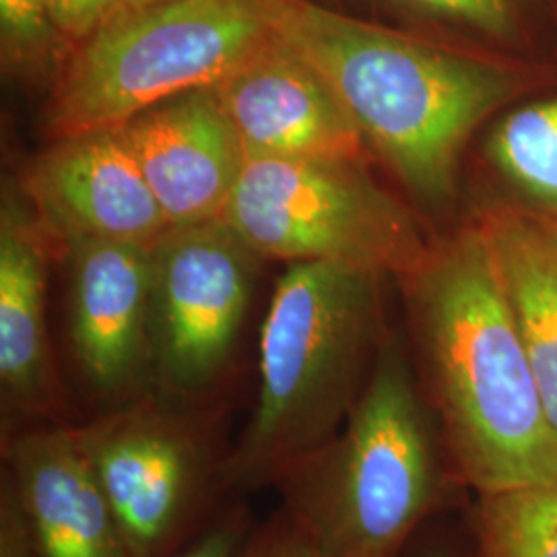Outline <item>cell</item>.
Returning <instances> with one entry per match:
<instances>
[{
	"label": "cell",
	"mask_w": 557,
	"mask_h": 557,
	"mask_svg": "<svg viewBox=\"0 0 557 557\" xmlns=\"http://www.w3.org/2000/svg\"><path fill=\"white\" fill-rule=\"evenodd\" d=\"M380 275L343 262H294L262 320L252 416L223 458L221 490L277 485L337 436L384 343Z\"/></svg>",
	"instance_id": "cell-3"
},
{
	"label": "cell",
	"mask_w": 557,
	"mask_h": 557,
	"mask_svg": "<svg viewBox=\"0 0 557 557\" xmlns=\"http://www.w3.org/2000/svg\"><path fill=\"white\" fill-rule=\"evenodd\" d=\"M483 158L506 199L557 220V83L492 122Z\"/></svg>",
	"instance_id": "cell-17"
},
{
	"label": "cell",
	"mask_w": 557,
	"mask_h": 557,
	"mask_svg": "<svg viewBox=\"0 0 557 557\" xmlns=\"http://www.w3.org/2000/svg\"><path fill=\"white\" fill-rule=\"evenodd\" d=\"M163 0H46L48 15L66 54L114 21L128 17Z\"/></svg>",
	"instance_id": "cell-20"
},
{
	"label": "cell",
	"mask_w": 557,
	"mask_h": 557,
	"mask_svg": "<svg viewBox=\"0 0 557 557\" xmlns=\"http://www.w3.org/2000/svg\"><path fill=\"white\" fill-rule=\"evenodd\" d=\"M0 54L7 75L54 81L66 46L52 25L46 0H0Z\"/></svg>",
	"instance_id": "cell-19"
},
{
	"label": "cell",
	"mask_w": 557,
	"mask_h": 557,
	"mask_svg": "<svg viewBox=\"0 0 557 557\" xmlns=\"http://www.w3.org/2000/svg\"><path fill=\"white\" fill-rule=\"evenodd\" d=\"M21 193L50 239L156 246L172 225L119 128L50 140L25 170Z\"/></svg>",
	"instance_id": "cell-9"
},
{
	"label": "cell",
	"mask_w": 557,
	"mask_h": 557,
	"mask_svg": "<svg viewBox=\"0 0 557 557\" xmlns=\"http://www.w3.org/2000/svg\"><path fill=\"white\" fill-rule=\"evenodd\" d=\"M221 220L257 257L343 262L398 281L432 246L366 161L248 158Z\"/></svg>",
	"instance_id": "cell-6"
},
{
	"label": "cell",
	"mask_w": 557,
	"mask_h": 557,
	"mask_svg": "<svg viewBox=\"0 0 557 557\" xmlns=\"http://www.w3.org/2000/svg\"><path fill=\"white\" fill-rule=\"evenodd\" d=\"M416 557H460L453 552V549H448V547H442V545H432V547H425V549H421L416 554Z\"/></svg>",
	"instance_id": "cell-24"
},
{
	"label": "cell",
	"mask_w": 557,
	"mask_h": 557,
	"mask_svg": "<svg viewBox=\"0 0 557 557\" xmlns=\"http://www.w3.org/2000/svg\"><path fill=\"white\" fill-rule=\"evenodd\" d=\"M248 158L368 161L335 89L287 41H273L215 87Z\"/></svg>",
	"instance_id": "cell-11"
},
{
	"label": "cell",
	"mask_w": 557,
	"mask_h": 557,
	"mask_svg": "<svg viewBox=\"0 0 557 557\" xmlns=\"http://www.w3.org/2000/svg\"><path fill=\"white\" fill-rule=\"evenodd\" d=\"M257 255L223 220L172 227L153 246L156 388L190 398L223 376L255 287Z\"/></svg>",
	"instance_id": "cell-8"
},
{
	"label": "cell",
	"mask_w": 557,
	"mask_h": 557,
	"mask_svg": "<svg viewBox=\"0 0 557 557\" xmlns=\"http://www.w3.org/2000/svg\"><path fill=\"white\" fill-rule=\"evenodd\" d=\"M250 539V520L244 508L218 518L193 543L170 557H239Z\"/></svg>",
	"instance_id": "cell-22"
},
{
	"label": "cell",
	"mask_w": 557,
	"mask_h": 557,
	"mask_svg": "<svg viewBox=\"0 0 557 557\" xmlns=\"http://www.w3.org/2000/svg\"><path fill=\"white\" fill-rule=\"evenodd\" d=\"M48 239L23 193L13 186L4 190L0 207V388L7 423H64V400L46 322Z\"/></svg>",
	"instance_id": "cell-13"
},
{
	"label": "cell",
	"mask_w": 557,
	"mask_h": 557,
	"mask_svg": "<svg viewBox=\"0 0 557 557\" xmlns=\"http://www.w3.org/2000/svg\"><path fill=\"white\" fill-rule=\"evenodd\" d=\"M239 557H333L308 537L283 510L250 535Z\"/></svg>",
	"instance_id": "cell-21"
},
{
	"label": "cell",
	"mask_w": 557,
	"mask_h": 557,
	"mask_svg": "<svg viewBox=\"0 0 557 557\" xmlns=\"http://www.w3.org/2000/svg\"><path fill=\"white\" fill-rule=\"evenodd\" d=\"M478 557H557V481L479 494Z\"/></svg>",
	"instance_id": "cell-18"
},
{
	"label": "cell",
	"mask_w": 557,
	"mask_h": 557,
	"mask_svg": "<svg viewBox=\"0 0 557 557\" xmlns=\"http://www.w3.org/2000/svg\"><path fill=\"white\" fill-rule=\"evenodd\" d=\"M269 0H163L75 46L52 83L50 140L120 128L180 94L215 87L277 40Z\"/></svg>",
	"instance_id": "cell-5"
},
{
	"label": "cell",
	"mask_w": 557,
	"mask_h": 557,
	"mask_svg": "<svg viewBox=\"0 0 557 557\" xmlns=\"http://www.w3.org/2000/svg\"><path fill=\"white\" fill-rule=\"evenodd\" d=\"M119 131L172 227L221 220L248 156L213 87L161 101Z\"/></svg>",
	"instance_id": "cell-12"
},
{
	"label": "cell",
	"mask_w": 557,
	"mask_h": 557,
	"mask_svg": "<svg viewBox=\"0 0 557 557\" xmlns=\"http://www.w3.org/2000/svg\"><path fill=\"white\" fill-rule=\"evenodd\" d=\"M131 557L174 556L199 517L223 458L207 425L172 400L143 395L71 425Z\"/></svg>",
	"instance_id": "cell-7"
},
{
	"label": "cell",
	"mask_w": 557,
	"mask_h": 557,
	"mask_svg": "<svg viewBox=\"0 0 557 557\" xmlns=\"http://www.w3.org/2000/svg\"><path fill=\"white\" fill-rule=\"evenodd\" d=\"M407 29L504 57L557 60V0H382Z\"/></svg>",
	"instance_id": "cell-16"
},
{
	"label": "cell",
	"mask_w": 557,
	"mask_h": 557,
	"mask_svg": "<svg viewBox=\"0 0 557 557\" xmlns=\"http://www.w3.org/2000/svg\"><path fill=\"white\" fill-rule=\"evenodd\" d=\"M475 221L557 434V220L502 199L487 202Z\"/></svg>",
	"instance_id": "cell-15"
},
{
	"label": "cell",
	"mask_w": 557,
	"mask_h": 557,
	"mask_svg": "<svg viewBox=\"0 0 557 557\" xmlns=\"http://www.w3.org/2000/svg\"><path fill=\"white\" fill-rule=\"evenodd\" d=\"M400 283L458 478L478 494L557 481V434L478 221L432 244Z\"/></svg>",
	"instance_id": "cell-2"
},
{
	"label": "cell",
	"mask_w": 557,
	"mask_h": 557,
	"mask_svg": "<svg viewBox=\"0 0 557 557\" xmlns=\"http://www.w3.org/2000/svg\"><path fill=\"white\" fill-rule=\"evenodd\" d=\"M11 481L40 557H131L100 483L69 423L32 425L2 438Z\"/></svg>",
	"instance_id": "cell-14"
},
{
	"label": "cell",
	"mask_w": 557,
	"mask_h": 557,
	"mask_svg": "<svg viewBox=\"0 0 557 557\" xmlns=\"http://www.w3.org/2000/svg\"><path fill=\"white\" fill-rule=\"evenodd\" d=\"M281 40L329 85L376 156L430 211L458 193L462 153L485 124L557 83V60L517 59L312 0H269Z\"/></svg>",
	"instance_id": "cell-1"
},
{
	"label": "cell",
	"mask_w": 557,
	"mask_h": 557,
	"mask_svg": "<svg viewBox=\"0 0 557 557\" xmlns=\"http://www.w3.org/2000/svg\"><path fill=\"white\" fill-rule=\"evenodd\" d=\"M0 557H40L11 481L2 473L0 485Z\"/></svg>",
	"instance_id": "cell-23"
},
{
	"label": "cell",
	"mask_w": 557,
	"mask_h": 557,
	"mask_svg": "<svg viewBox=\"0 0 557 557\" xmlns=\"http://www.w3.org/2000/svg\"><path fill=\"white\" fill-rule=\"evenodd\" d=\"M442 448L411 361L386 337L337 436L278 479L283 512L333 557H398L438 508Z\"/></svg>",
	"instance_id": "cell-4"
},
{
	"label": "cell",
	"mask_w": 557,
	"mask_h": 557,
	"mask_svg": "<svg viewBox=\"0 0 557 557\" xmlns=\"http://www.w3.org/2000/svg\"><path fill=\"white\" fill-rule=\"evenodd\" d=\"M69 252V337L83 376L101 397L149 395L153 246L85 239Z\"/></svg>",
	"instance_id": "cell-10"
}]
</instances>
